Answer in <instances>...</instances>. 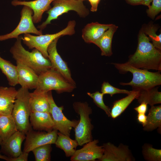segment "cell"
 <instances>
[{
	"label": "cell",
	"mask_w": 161,
	"mask_h": 161,
	"mask_svg": "<svg viewBox=\"0 0 161 161\" xmlns=\"http://www.w3.org/2000/svg\"><path fill=\"white\" fill-rule=\"evenodd\" d=\"M126 63L137 68L161 72V51L154 46L150 42L148 37L141 30L138 35L136 50L129 56Z\"/></svg>",
	"instance_id": "1"
},
{
	"label": "cell",
	"mask_w": 161,
	"mask_h": 161,
	"mask_svg": "<svg viewBox=\"0 0 161 161\" xmlns=\"http://www.w3.org/2000/svg\"><path fill=\"white\" fill-rule=\"evenodd\" d=\"M112 64L120 73L129 72L132 74V80L128 83L120 82V84L121 85L129 86L133 90L140 91L151 89L161 84L160 72H151L133 67L126 63Z\"/></svg>",
	"instance_id": "2"
},
{
	"label": "cell",
	"mask_w": 161,
	"mask_h": 161,
	"mask_svg": "<svg viewBox=\"0 0 161 161\" xmlns=\"http://www.w3.org/2000/svg\"><path fill=\"white\" fill-rule=\"evenodd\" d=\"M22 36L16 38L10 52L16 61L32 69L38 75L51 68L48 58H45L38 49H33L31 52L26 50L22 44Z\"/></svg>",
	"instance_id": "3"
},
{
	"label": "cell",
	"mask_w": 161,
	"mask_h": 161,
	"mask_svg": "<svg viewBox=\"0 0 161 161\" xmlns=\"http://www.w3.org/2000/svg\"><path fill=\"white\" fill-rule=\"evenodd\" d=\"M76 21L75 20L69 21L67 26L60 31L53 34H43L34 35L30 34H24L22 37L23 43L29 49H36L38 50L44 57L48 58L47 48L51 43L58 38L65 35H71L75 32Z\"/></svg>",
	"instance_id": "4"
},
{
	"label": "cell",
	"mask_w": 161,
	"mask_h": 161,
	"mask_svg": "<svg viewBox=\"0 0 161 161\" xmlns=\"http://www.w3.org/2000/svg\"><path fill=\"white\" fill-rule=\"evenodd\" d=\"M29 89L21 87L18 90L11 115L18 130L25 134L32 128L30 122L31 110Z\"/></svg>",
	"instance_id": "5"
},
{
	"label": "cell",
	"mask_w": 161,
	"mask_h": 161,
	"mask_svg": "<svg viewBox=\"0 0 161 161\" xmlns=\"http://www.w3.org/2000/svg\"><path fill=\"white\" fill-rule=\"evenodd\" d=\"M75 112L80 116V120L74 128L75 140L78 145L82 146L93 140L92 131L93 126L89 116L92 110L86 102H75L73 105Z\"/></svg>",
	"instance_id": "6"
},
{
	"label": "cell",
	"mask_w": 161,
	"mask_h": 161,
	"mask_svg": "<svg viewBox=\"0 0 161 161\" xmlns=\"http://www.w3.org/2000/svg\"><path fill=\"white\" fill-rule=\"evenodd\" d=\"M52 3L53 7L46 12L48 14L47 18L37 27L40 30L45 29L52 20L58 19L59 16L69 11H74L83 18L89 14V10L81 0H54Z\"/></svg>",
	"instance_id": "7"
},
{
	"label": "cell",
	"mask_w": 161,
	"mask_h": 161,
	"mask_svg": "<svg viewBox=\"0 0 161 161\" xmlns=\"http://www.w3.org/2000/svg\"><path fill=\"white\" fill-rule=\"evenodd\" d=\"M76 85L67 81L59 73L52 68L38 75L35 90L48 92L54 90L59 93L72 92Z\"/></svg>",
	"instance_id": "8"
},
{
	"label": "cell",
	"mask_w": 161,
	"mask_h": 161,
	"mask_svg": "<svg viewBox=\"0 0 161 161\" xmlns=\"http://www.w3.org/2000/svg\"><path fill=\"white\" fill-rule=\"evenodd\" d=\"M33 12L28 7L23 6L20 12V21L17 27L11 32L0 35V41L17 38L23 34H33L38 35L43 34L42 31L38 30L35 26L32 19Z\"/></svg>",
	"instance_id": "9"
},
{
	"label": "cell",
	"mask_w": 161,
	"mask_h": 161,
	"mask_svg": "<svg viewBox=\"0 0 161 161\" xmlns=\"http://www.w3.org/2000/svg\"><path fill=\"white\" fill-rule=\"evenodd\" d=\"M50 105V113L54 123V129L70 137L71 131L77 125L79 120H71L67 119L62 112L63 106L58 107L53 99L51 91L48 92Z\"/></svg>",
	"instance_id": "10"
},
{
	"label": "cell",
	"mask_w": 161,
	"mask_h": 161,
	"mask_svg": "<svg viewBox=\"0 0 161 161\" xmlns=\"http://www.w3.org/2000/svg\"><path fill=\"white\" fill-rule=\"evenodd\" d=\"M58 131L53 129L46 132L44 131H35L32 129L26 134L23 151L29 153L38 147L46 144H55Z\"/></svg>",
	"instance_id": "11"
},
{
	"label": "cell",
	"mask_w": 161,
	"mask_h": 161,
	"mask_svg": "<svg viewBox=\"0 0 161 161\" xmlns=\"http://www.w3.org/2000/svg\"><path fill=\"white\" fill-rule=\"evenodd\" d=\"M104 151L99 161H133L135 159L129 146L120 143L118 146L110 142L102 145Z\"/></svg>",
	"instance_id": "12"
},
{
	"label": "cell",
	"mask_w": 161,
	"mask_h": 161,
	"mask_svg": "<svg viewBox=\"0 0 161 161\" xmlns=\"http://www.w3.org/2000/svg\"><path fill=\"white\" fill-rule=\"evenodd\" d=\"M60 38L53 40L47 48L48 58L51 65V68L61 74L67 81L76 85L72 79L67 65L58 53L56 48L57 44Z\"/></svg>",
	"instance_id": "13"
},
{
	"label": "cell",
	"mask_w": 161,
	"mask_h": 161,
	"mask_svg": "<svg viewBox=\"0 0 161 161\" xmlns=\"http://www.w3.org/2000/svg\"><path fill=\"white\" fill-rule=\"evenodd\" d=\"M98 140L95 139L85 144L81 149L76 150L71 157V161H95L100 159L103 153V145H97Z\"/></svg>",
	"instance_id": "14"
},
{
	"label": "cell",
	"mask_w": 161,
	"mask_h": 161,
	"mask_svg": "<svg viewBox=\"0 0 161 161\" xmlns=\"http://www.w3.org/2000/svg\"><path fill=\"white\" fill-rule=\"evenodd\" d=\"M26 134L18 130L7 139L2 141L0 152L10 158H16L22 152V143Z\"/></svg>",
	"instance_id": "15"
},
{
	"label": "cell",
	"mask_w": 161,
	"mask_h": 161,
	"mask_svg": "<svg viewBox=\"0 0 161 161\" xmlns=\"http://www.w3.org/2000/svg\"><path fill=\"white\" fill-rule=\"evenodd\" d=\"M54 0H35L32 1H21L13 0L11 2L14 6H26L32 9L33 12L32 19L34 23L40 22L43 13L51 8L50 4Z\"/></svg>",
	"instance_id": "16"
},
{
	"label": "cell",
	"mask_w": 161,
	"mask_h": 161,
	"mask_svg": "<svg viewBox=\"0 0 161 161\" xmlns=\"http://www.w3.org/2000/svg\"><path fill=\"white\" fill-rule=\"evenodd\" d=\"M18 84L21 87L28 89L36 88L38 75L32 69L16 62Z\"/></svg>",
	"instance_id": "17"
},
{
	"label": "cell",
	"mask_w": 161,
	"mask_h": 161,
	"mask_svg": "<svg viewBox=\"0 0 161 161\" xmlns=\"http://www.w3.org/2000/svg\"><path fill=\"white\" fill-rule=\"evenodd\" d=\"M29 120L34 130L48 132L54 129V123L49 112H31Z\"/></svg>",
	"instance_id": "18"
},
{
	"label": "cell",
	"mask_w": 161,
	"mask_h": 161,
	"mask_svg": "<svg viewBox=\"0 0 161 161\" xmlns=\"http://www.w3.org/2000/svg\"><path fill=\"white\" fill-rule=\"evenodd\" d=\"M17 92L13 87L0 86V115L11 114Z\"/></svg>",
	"instance_id": "19"
},
{
	"label": "cell",
	"mask_w": 161,
	"mask_h": 161,
	"mask_svg": "<svg viewBox=\"0 0 161 161\" xmlns=\"http://www.w3.org/2000/svg\"><path fill=\"white\" fill-rule=\"evenodd\" d=\"M111 24H101L98 22L86 24L82 31V38L87 43L94 42L109 27Z\"/></svg>",
	"instance_id": "20"
},
{
	"label": "cell",
	"mask_w": 161,
	"mask_h": 161,
	"mask_svg": "<svg viewBox=\"0 0 161 161\" xmlns=\"http://www.w3.org/2000/svg\"><path fill=\"white\" fill-rule=\"evenodd\" d=\"M29 103L31 112H49L48 92L37 91L30 92Z\"/></svg>",
	"instance_id": "21"
},
{
	"label": "cell",
	"mask_w": 161,
	"mask_h": 161,
	"mask_svg": "<svg viewBox=\"0 0 161 161\" xmlns=\"http://www.w3.org/2000/svg\"><path fill=\"white\" fill-rule=\"evenodd\" d=\"M117 28V26L111 24L109 27L94 43L100 49L102 55L110 56L112 54V41Z\"/></svg>",
	"instance_id": "22"
},
{
	"label": "cell",
	"mask_w": 161,
	"mask_h": 161,
	"mask_svg": "<svg viewBox=\"0 0 161 161\" xmlns=\"http://www.w3.org/2000/svg\"><path fill=\"white\" fill-rule=\"evenodd\" d=\"M139 91L133 90L126 97L115 101L111 109V117L114 119L122 113L130 104L137 97Z\"/></svg>",
	"instance_id": "23"
},
{
	"label": "cell",
	"mask_w": 161,
	"mask_h": 161,
	"mask_svg": "<svg viewBox=\"0 0 161 161\" xmlns=\"http://www.w3.org/2000/svg\"><path fill=\"white\" fill-rule=\"evenodd\" d=\"M56 146L62 150L67 157H71L75 153L76 148L78 145L77 141L71 139L69 136L60 132L58 133L55 143Z\"/></svg>",
	"instance_id": "24"
},
{
	"label": "cell",
	"mask_w": 161,
	"mask_h": 161,
	"mask_svg": "<svg viewBox=\"0 0 161 161\" xmlns=\"http://www.w3.org/2000/svg\"><path fill=\"white\" fill-rule=\"evenodd\" d=\"M18 130L11 114L0 115V136L2 141L7 139Z\"/></svg>",
	"instance_id": "25"
},
{
	"label": "cell",
	"mask_w": 161,
	"mask_h": 161,
	"mask_svg": "<svg viewBox=\"0 0 161 161\" xmlns=\"http://www.w3.org/2000/svg\"><path fill=\"white\" fill-rule=\"evenodd\" d=\"M161 127V106H152L148 110L147 122L143 127L144 130L151 131Z\"/></svg>",
	"instance_id": "26"
},
{
	"label": "cell",
	"mask_w": 161,
	"mask_h": 161,
	"mask_svg": "<svg viewBox=\"0 0 161 161\" xmlns=\"http://www.w3.org/2000/svg\"><path fill=\"white\" fill-rule=\"evenodd\" d=\"M156 86L148 89L139 91L136 99L140 103H144L151 106L161 103V92L158 91Z\"/></svg>",
	"instance_id": "27"
},
{
	"label": "cell",
	"mask_w": 161,
	"mask_h": 161,
	"mask_svg": "<svg viewBox=\"0 0 161 161\" xmlns=\"http://www.w3.org/2000/svg\"><path fill=\"white\" fill-rule=\"evenodd\" d=\"M0 69L5 75L9 84L14 86L18 84L16 66L0 56Z\"/></svg>",
	"instance_id": "28"
},
{
	"label": "cell",
	"mask_w": 161,
	"mask_h": 161,
	"mask_svg": "<svg viewBox=\"0 0 161 161\" xmlns=\"http://www.w3.org/2000/svg\"><path fill=\"white\" fill-rule=\"evenodd\" d=\"M51 144H48L40 146L33 149L32 152L35 161H50L51 152L52 151Z\"/></svg>",
	"instance_id": "29"
},
{
	"label": "cell",
	"mask_w": 161,
	"mask_h": 161,
	"mask_svg": "<svg viewBox=\"0 0 161 161\" xmlns=\"http://www.w3.org/2000/svg\"><path fill=\"white\" fill-rule=\"evenodd\" d=\"M142 153L145 160L147 161H161V150L154 148L148 143L142 147Z\"/></svg>",
	"instance_id": "30"
},
{
	"label": "cell",
	"mask_w": 161,
	"mask_h": 161,
	"mask_svg": "<svg viewBox=\"0 0 161 161\" xmlns=\"http://www.w3.org/2000/svg\"><path fill=\"white\" fill-rule=\"evenodd\" d=\"M157 27L153 25H150L143 30L144 33L148 35L149 40L152 42V44L157 49L161 50V34L159 35L156 34Z\"/></svg>",
	"instance_id": "31"
},
{
	"label": "cell",
	"mask_w": 161,
	"mask_h": 161,
	"mask_svg": "<svg viewBox=\"0 0 161 161\" xmlns=\"http://www.w3.org/2000/svg\"><path fill=\"white\" fill-rule=\"evenodd\" d=\"M87 94L93 99L94 102L97 107L103 110L109 117H111V109L104 102L103 94L98 91L93 93L87 92Z\"/></svg>",
	"instance_id": "32"
},
{
	"label": "cell",
	"mask_w": 161,
	"mask_h": 161,
	"mask_svg": "<svg viewBox=\"0 0 161 161\" xmlns=\"http://www.w3.org/2000/svg\"><path fill=\"white\" fill-rule=\"evenodd\" d=\"M131 91L120 89L114 87L108 82H104L102 85L101 92L104 95L109 94L111 96L117 94H129Z\"/></svg>",
	"instance_id": "33"
},
{
	"label": "cell",
	"mask_w": 161,
	"mask_h": 161,
	"mask_svg": "<svg viewBox=\"0 0 161 161\" xmlns=\"http://www.w3.org/2000/svg\"><path fill=\"white\" fill-rule=\"evenodd\" d=\"M152 4L146 10L148 16L154 19L161 11V0H152Z\"/></svg>",
	"instance_id": "34"
},
{
	"label": "cell",
	"mask_w": 161,
	"mask_h": 161,
	"mask_svg": "<svg viewBox=\"0 0 161 161\" xmlns=\"http://www.w3.org/2000/svg\"><path fill=\"white\" fill-rule=\"evenodd\" d=\"M29 153L22 151L21 153L16 158H9L8 161H27Z\"/></svg>",
	"instance_id": "35"
},
{
	"label": "cell",
	"mask_w": 161,
	"mask_h": 161,
	"mask_svg": "<svg viewBox=\"0 0 161 161\" xmlns=\"http://www.w3.org/2000/svg\"><path fill=\"white\" fill-rule=\"evenodd\" d=\"M147 105L145 103H142L139 106L134 108V109L138 114H145L147 110Z\"/></svg>",
	"instance_id": "36"
},
{
	"label": "cell",
	"mask_w": 161,
	"mask_h": 161,
	"mask_svg": "<svg viewBox=\"0 0 161 161\" xmlns=\"http://www.w3.org/2000/svg\"><path fill=\"white\" fill-rule=\"evenodd\" d=\"M138 121L142 125L143 127L146 125L147 122V116L145 114H138L137 116Z\"/></svg>",
	"instance_id": "37"
},
{
	"label": "cell",
	"mask_w": 161,
	"mask_h": 161,
	"mask_svg": "<svg viewBox=\"0 0 161 161\" xmlns=\"http://www.w3.org/2000/svg\"><path fill=\"white\" fill-rule=\"evenodd\" d=\"M91 5L90 10L92 12L97 11L98 4L100 0H88Z\"/></svg>",
	"instance_id": "38"
},
{
	"label": "cell",
	"mask_w": 161,
	"mask_h": 161,
	"mask_svg": "<svg viewBox=\"0 0 161 161\" xmlns=\"http://www.w3.org/2000/svg\"><path fill=\"white\" fill-rule=\"evenodd\" d=\"M126 2L131 5H143V0H125Z\"/></svg>",
	"instance_id": "39"
},
{
	"label": "cell",
	"mask_w": 161,
	"mask_h": 161,
	"mask_svg": "<svg viewBox=\"0 0 161 161\" xmlns=\"http://www.w3.org/2000/svg\"><path fill=\"white\" fill-rule=\"evenodd\" d=\"M143 5L148 7L150 5V4L152 2V0H143Z\"/></svg>",
	"instance_id": "40"
},
{
	"label": "cell",
	"mask_w": 161,
	"mask_h": 161,
	"mask_svg": "<svg viewBox=\"0 0 161 161\" xmlns=\"http://www.w3.org/2000/svg\"><path fill=\"white\" fill-rule=\"evenodd\" d=\"M9 157L5 156L1 154V152H0V159L5 160L6 161H8Z\"/></svg>",
	"instance_id": "41"
},
{
	"label": "cell",
	"mask_w": 161,
	"mask_h": 161,
	"mask_svg": "<svg viewBox=\"0 0 161 161\" xmlns=\"http://www.w3.org/2000/svg\"><path fill=\"white\" fill-rule=\"evenodd\" d=\"M2 139H1V136H0V145H1V142H2Z\"/></svg>",
	"instance_id": "42"
},
{
	"label": "cell",
	"mask_w": 161,
	"mask_h": 161,
	"mask_svg": "<svg viewBox=\"0 0 161 161\" xmlns=\"http://www.w3.org/2000/svg\"><path fill=\"white\" fill-rule=\"evenodd\" d=\"M18 0L21 1H28L29 0Z\"/></svg>",
	"instance_id": "43"
},
{
	"label": "cell",
	"mask_w": 161,
	"mask_h": 161,
	"mask_svg": "<svg viewBox=\"0 0 161 161\" xmlns=\"http://www.w3.org/2000/svg\"><path fill=\"white\" fill-rule=\"evenodd\" d=\"M82 0V1H84V0Z\"/></svg>",
	"instance_id": "44"
}]
</instances>
